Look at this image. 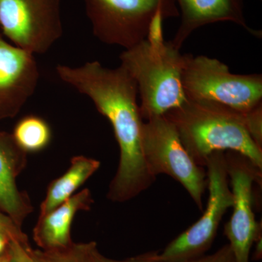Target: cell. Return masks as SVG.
<instances>
[{"instance_id":"cell-23","label":"cell","mask_w":262,"mask_h":262,"mask_svg":"<svg viewBox=\"0 0 262 262\" xmlns=\"http://www.w3.org/2000/svg\"><path fill=\"white\" fill-rule=\"evenodd\" d=\"M1 262H13V261H12L11 257H10V255L9 254V253H8V251L6 256H4V257H3Z\"/></svg>"},{"instance_id":"cell-3","label":"cell","mask_w":262,"mask_h":262,"mask_svg":"<svg viewBox=\"0 0 262 262\" xmlns=\"http://www.w3.org/2000/svg\"><path fill=\"white\" fill-rule=\"evenodd\" d=\"M163 20L155 19L147 38L120 56V65L137 85L140 113L145 120L163 116L187 100L182 74L187 54H182L170 41L164 40Z\"/></svg>"},{"instance_id":"cell-17","label":"cell","mask_w":262,"mask_h":262,"mask_svg":"<svg viewBox=\"0 0 262 262\" xmlns=\"http://www.w3.org/2000/svg\"><path fill=\"white\" fill-rule=\"evenodd\" d=\"M0 232L6 234L11 241H17L20 244L29 246L27 234L22 232L20 227L15 224L9 215L0 209Z\"/></svg>"},{"instance_id":"cell-24","label":"cell","mask_w":262,"mask_h":262,"mask_svg":"<svg viewBox=\"0 0 262 262\" xmlns=\"http://www.w3.org/2000/svg\"><path fill=\"white\" fill-rule=\"evenodd\" d=\"M3 257H4V256H0V262L3 260Z\"/></svg>"},{"instance_id":"cell-22","label":"cell","mask_w":262,"mask_h":262,"mask_svg":"<svg viewBox=\"0 0 262 262\" xmlns=\"http://www.w3.org/2000/svg\"><path fill=\"white\" fill-rule=\"evenodd\" d=\"M257 245H256V252H255V259H259L261 257V238L258 237L257 239Z\"/></svg>"},{"instance_id":"cell-8","label":"cell","mask_w":262,"mask_h":262,"mask_svg":"<svg viewBox=\"0 0 262 262\" xmlns=\"http://www.w3.org/2000/svg\"><path fill=\"white\" fill-rule=\"evenodd\" d=\"M0 27L14 46L43 54L63 34L61 0H0Z\"/></svg>"},{"instance_id":"cell-6","label":"cell","mask_w":262,"mask_h":262,"mask_svg":"<svg viewBox=\"0 0 262 262\" xmlns=\"http://www.w3.org/2000/svg\"><path fill=\"white\" fill-rule=\"evenodd\" d=\"M146 121L141 127V144L149 173L155 178L165 174L180 183L203 211L208 187L204 167L196 164L187 152L173 124L165 115Z\"/></svg>"},{"instance_id":"cell-15","label":"cell","mask_w":262,"mask_h":262,"mask_svg":"<svg viewBox=\"0 0 262 262\" xmlns=\"http://www.w3.org/2000/svg\"><path fill=\"white\" fill-rule=\"evenodd\" d=\"M13 139L26 152H38L46 149L51 140V130L41 117L29 115L15 125Z\"/></svg>"},{"instance_id":"cell-4","label":"cell","mask_w":262,"mask_h":262,"mask_svg":"<svg viewBox=\"0 0 262 262\" xmlns=\"http://www.w3.org/2000/svg\"><path fill=\"white\" fill-rule=\"evenodd\" d=\"M95 37L125 50L146 39L153 22L180 15L175 0H84Z\"/></svg>"},{"instance_id":"cell-16","label":"cell","mask_w":262,"mask_h":262,"mask_svg":"<svg viewBox=\"0 0 262 262\" xmlns=\"http://www.w3.org/2000/svg\"><path fill=\"white\" fill-rule=\"evenodd\" d=\"M95 242L89 244H72L63 249L54 251L33 250L40 262H91L90 255Z\"/></svg>"},{"instance_id":"cell-19","label":"cell","mask_w":262,"mask_h":262,"mask_svg":"<svg viewBox=\"0 0 262 262\" xmlns=\"http://www.w3.org/2000/svg\"><path fill=\"white\" fill-rule=\"evenodd\" d=\"M186 262H235V260L230 246L227 244L221 248L213 254L200 256Z\"/></svg>"},{"instance_id":"cell-18","label":"cell","mask_w":262,"mask_h":262,"mask_svg":"<svg viewBox=\"0 0 262 262\" xmlns=\"http://www.w3.org/2000/svg\"><path fill=\"white\" fill-rule=\"evenodd\" d=\"M8 251L13 262H40L30 246H25L18 241H10Z\"/></svg>"},{"instance_id":"cell-14","label":"cell","mask_w":262,"mask_h":262,"mask_svg":"<svg viewBox=\"0 0 262 262\" xmlns=\"http://www.w3.org/2000/svg\"><path fill=\"white\" fill-rule=\"evenodd\" d=\"M97 160L84 156H75L71 165L61 177L49 184L44 201L40 205L39 215H42L64 203L100 168Z\"/></svg>"},{"instance_id":"cell-2","label":"cell","mask_w":262,"mask_h":262,"mask_svg":"<svg viewBox=\"0 0 262 262\" xmlns=\"http://www.w3.org/2000/svg\"><path fill=\"white\" fill-rule=\"evenodd\" d=\"M164 115L200 166L206 167L208 157L215 151H233L262 170V147L248 130L246 114L220 103L187 98Z\"/></svg>"},{"instance_id":"cell-1","label":"cell","mask_w":262,"mask_h":262,"mask_svg":"<svg viewBox=\"0 0 262 262\" xmlns=\"http://www.w3.org/2000/svg\"><path fill=\"white\" fill-rule=\"evenodd\" d=\"M56 72L63 82L88 96L113 126L120 161L108 188V199L123 203L149 189L156 178L149 173L143 153L144 122L135 80L121 65L108 68L97 61L80 67L59 64Z\"/></svg>"},{"instance_id":"cell-12","label":"cell","mask_w":262,"mask_h":262,"mask_svg":"<svg viewBox=\"0 0 262 262\" xmlns=\"http://www.w3.org/2000/svg\"><path fill=\"white\" fill-rule=\"evenodd\" d=\"M182 13L178 30L170 42L180 50L193 32L203 26L229 21L241 26L253 35L259 32L248 27L244 13V0H175Z\"/></svg>"},{"instance_id":"cell-10","label":"cell","mask_w":262,"mask_h":262,"mask_svg":"<svg viewBox=\"0 0 262 262\" xmlns=\"http://www.w3.org/2000/svg\"><path fill=\"white\" fill-rule=\"evenodd\" d=\"M34 54L0 38V120L14 117L39 81Z\"/></svg>"},{"instance_id":"cell-11","label":"cell","mask_w":262,"mask_h":262,"mask_svg":"<svg viewBox=\"0 0 262 262\" xmlns=\"http://www.w3.org/2000/svg\"><path fill=\"white\" fill-rule=\"evenodd\" d=\"M27 153L19 147L13 136L0 133V209L21 227L34 211L27 193L20 192L16 178L25 169Z\"/></svg>"},{"instance_id":"cell-5","label":"cell","mask_w":262,"mask_h":262,"mask_svg":"<svg viewBox=\"0 0 262 262\" xmlns=\"http://www.w3.org/2000/svg\"><path fill=\"white\" fill-rule=\"evenodd\" d=\"M182 85L188 99L220 103L241 113L262 106L261 75H236L216 58L187 54Z\"/></svg>"},{"instance_id":"cell-7","label":"cell","mask_w":262,"mask_h":262,"mask_svg":"<svg viewBox=\"0 0 262 262\" xmlns=\"http://www.w3.org/2000/svg\"><path fill=\"white\" fill-rule=\"evenodd\" d=\"M225 151H215L207 160V178L209 192L206 209L194 225L176 237L152 257L161 262H186L200 257L214 241L224 215L233 206Z\"/></svg>"},{"instance_id":"cell-13","label":"cell","mask_w":262,"mask_h":262,"mask_svg":"<svg viewBox=\"0 0 262 262\" xmlns=\"http://www.w3.org/2000/svg\"><path fill=\"white\" fill-rule=\"evenodd\" d=\"M93 203L91 191L84 189L52 211L39 215L33 231L34 242L42 251L69 247L73 244L71 229L76 214L79 211H90Z\"/></svg>"},{"instance_id":"cell-21","label":"cell","mask_w":262,"mask_h":262,"mask_svg":"<svg viewBox=\"0 0 262 262\" xmlns=\"http://www.w3.org/2000/svg\"><path fill=\"white\" fill-rule=\"evenodd\" d=\"M11 239L6 234L0 232V255L3 254L6 248L9 247Z\"/></svg>"},{"instance_id":"cell-9","label":"cell","mask_w":262,"mask_h":262,"mask_svg":"<svg viewBox=\"0 0 262 262\" xmlns=\"http://www.w3.org/2000/svg\"><path fill=\"white\" fill-rule=\"evenodd\" d=\"M229 184L233 194L232 216L226 224L225 234L229 241L235 262H250L253 243L259 237L261 227L254 211V184L261 185L262 170L238 152L226 151Z\"/></svg>"},{"instance_id":"cell-20","label":"cell","mask_w":262,"mask_h":262,"mask_svg":"<svg viewBox=\"0 0 262 262\" xmlns=\"http://www.w3.org/2000/svg\"><path fill=\"white\" fill-rule=\"evenodd\" d=\"M90 260L91 262H161L157 261L152 257V253H147L141 256H136V257L128 258L124 261H117V260L111 259L105 257L101 253L98 251L97 246L95 245L91 251L90 255Z\"/></svg>"}]
</instances>
